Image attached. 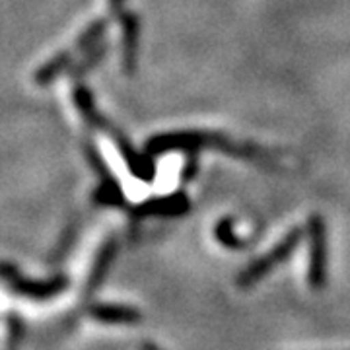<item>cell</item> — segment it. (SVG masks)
Returning <instances> with one entry per match:
<instances>
[{"mask_svg":"<svg viewBox=\"0 0 350 350\" xmlns=\"http://www.w3.org/2000/svg\"><path fill=\"white\" fill-rule=\"evenodd\" d=\"M296 239H298L296 236L284 239L276 250L271 251L269 255H265V257L259 259L257 262H253L245 273H241V275H239V280H238L239 286H250V284H253V282H257L265 273H269V271L275 267L276 262H280L284 257H288V255H290V251H292V247L296 245Z\"/></svg>","mask_w":350,"mask_h":350,"instance_id":"cell-1","label":"cell"},{"mask_svg":"<svg viewBox=\"0 0 350 350\" xmlns=\"http://www.w3.org/2000/svg\"><path fill=\"white\" fill-rule=\"evenodd\" d=\"M92 315L103 323H135L140 319V313L123 306H96L92 308Z\"/></svg>","mask_w":350,"mask_h":350,"instance_id":"cell-2","label":"cell"},{"mask_svg":"<svg viewBox=\"0 0 350 350\" xmlns=\"http://www.w3.org/2000/svg\"><path fill=\"white\" fill-rule=\"evenodd\" d=\"M142 350H162V349H158V347H154V345H148V342H146V345L142 347Z\"/></svg>","mask_w":350,"mask_h":350,"instance_id":"cell-3","label":"cell"}]
</instances>
